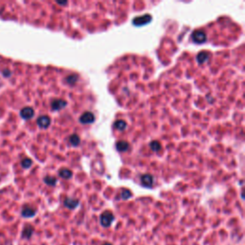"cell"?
<instances>
[{"label": "cell", "instance_id": "1", "mask_svg": "<svg viewBox=\"0 0 245 245\" xmlns=\"http://www.w3.org/2000/svg\"><path fill=\"white\" fill-rule=\"evenodd\" d=\"M113 220H114V216H113V213L111 212L106 211V212L102 213V216H101V224H102V226L109 227L112 224Z\"/></svg>", "mask_w": 245, "mask_h": 245}, {"label": "cell", "instance_id": "2", "mask_svg": "<svg viewBox=\"0 0 245 245\" xmlns=\"http://www.w3.org/2000/svg\"><path fill=\"white\" fill-rule=\"evenodd\" d=\"M192 39L194 43L201 44V43H204L207 40V37H206V34L203 32V31L196 30L192 35Z\"/></svg>", "mask_w": 245, "mask_h": 245}, {"label": "cell", "instance_id": "3", "mask_svg": "<svg viewBox=\"0 0 245 245\" xmlns=\"http://www.w3.org/2000/svg\"><path fill=\"white\" fill-rule=\"evenodd\" d=\"M150 21H151V17L149 14H143L141 17L135 18L132 20V23L135 26H144V25L149 23Z\"/></svg>", "mask_w": 245, "mask_h": 245}, {"label": "cell", "instance_id": "4", "mask_svg": "<svg viewBox=\"0 0 245 245\" xmlns=\"http://www.w3.org/2000/svg\"><path fill=\"white\" fill-rule=\"evenodd\" d=\"M95 121V116L92 112H89V111H86L84 112L81 118H80V122L82 124H85V125H88V124H92Z\"/></svg>", "mask_w": 245, "mask_h": 245}, {"label": "cell", "instance_id": "5", "mask_svg": "<svg viewBox=\"0 0 245 245\" xmlns=\"http://www.w3.org/2000/svg\"><path fill=\"white\" fill-rule=\"evenodd\" d=\"M51 124V120L48 116H41L38 119V125L40 128H47Z\"/></svg>", "mask_w": 245, "mask_h": 245}, {"label": "cell", "instance_id": "6", "mask_svg": "<svg viewBox=\"0 0 245 245\" xmlns=\"http://www.w3.org/2000/svg\"><path fill=\"white\" fill-rule=\"evenodd\" d=\"M67 105V102L63 100H55L51 102V107L53 110H60Z\"/></svg>", "mask_w": 245, "mask_h": 245}, {"label": "cell", "instance_id": "7", "mask_svg": "<svg viewBox=\"0 0 245 245\" xmlns=\"http://www.w3.org/2000/svg\"><path fill=\"white\" fill-rule=\"evenodd\" d=\"M20 116L25 120H29L34 116V109L31 107H25L20 111Z\"/></svg>", "mask_w": 245, "mask_h": 245}, {"label": "cell", "instance_id": "8", "mask_svg": "<svg viewBox=\"0 0 245 245\" xmlns=\"http://www.w3.org/2000/svg\"><path fill=\"white\" fill-rule=\"evenodd\" d=\"M141 181L143 183V185L146 186V187H151L152 184H153V177L152 175L147 173V174H143L142 177H141Z\"/></svg>", "mask_w": 245, "mask_h": 245}, {"label": "cell", "instance_id": "9", "mask_svg": "<svg viewBox=\"0 0 245 245\" xmlns=\"http://www.w3.org/2000/svg\"><path fill=\"white\" fill-rule=\"evenodd\" d=\"M79 205V200H77V199H74V198H66L64 200V206L66 208H69V209H75L77 208Z\"/></svg>", "mask_w": 245, "mask_h": 245}, {"label": "cell", "instance_id": "10", "mask_svg": "<svg viewBox=\"0 0 245 245\" xmlns=\"http://www.w3.org/2000/svg\"><path fill=\"white\" fill-rule=\"evenodd\" d=\"M209 58H210V54L207 53V52H205V51H202V52H200V53L197 55L196 59H197V61H198L199 63L202 64V63L206 62V61L209 59Z\"/></svg>", "mask_w": 245, "mask_h": 245}, {"label": "cell", "instance_id": "11", "mask_svg": "<svg viewBox=\"0 0 245 245\" xmlns=\"http://www.w3.org/2000/svg\"><path fill=\"white\" fill-rule=\"evenodd\" d=\"M116 148H117V150H119L121 152L127 151L129 148V144L127 141H119L116 144Z\"/></svg>", "mask_w": 245, "mask_h": 245}, {"label": "cell", "instance_id": "12", "mask_svg": "<svg viewBox=\"0 0 245 245\" xmlns=\"http://www.w3.org/2000/svg\"><path fill=\"white\" fill-rule=\"evenodd\" d=\"M58 175H59L60 177L64 178V179H69V178L72 177L73 172H72L70 170H67V168H62V170H60V171L58 172Z\"/></svg>", "mask_w": 245, "mask_h": 245}, {"label": "cell", "instance_id": "13", "mask_svg": "<svg viewBox=\"0 0 245 245\" xmlns=\"http://www.w3.org/2000/svg\"><path fill=\"white\" fill-rule=\"evenodd\" d=\"M69 141H70V144L73 146V147H77L79 146L80 143H81V139L80 137L77 135V134H72L69 138Z\"/></svg>", "mask_w": 245, "mask_h": 245}, {"label": "cell", "instance_id": "14", "mask_svg": "<svg viewBox=\"0 0 245 245\" xmlns=\"http://www.w3.org/2000/svg\"><path fill=\"white\" fill-rule=\"evenodd\" d=\"M114 127L118 129V130H125L127 128V122L122 120H118L115 122Z\"/></svg>", "mask_w": 245, "mask_h": 245}, {"label": "cell", "instance_id": "15", "mask_svg": "<svg viewBox=\"0 0 245 245\" xmlns=\"http://www.w3.org/2000/svg\"><path fill=\"white\" fill-rule=\"evenodd\" d=\"M35 213H36L35 210L31 209V208H25V209L23 210V212H22V214H23L24 217H26V218L33 217V216H35Z\"/></svg>", "mask_w": 245, "mask_h": 245}, {"label": "cell", "instance_id": "16", "mask_svg": "<svg viewBox=\"0 0 245 245\" xmlns=\"http://www.w3.org/2000/svg\"><path fill=\"white\" fill-rule=\"evenodd\" d=\"M149 147H150V148H151L153 151H158V150L161 149V145H160V143H159L158 141H152V142H150Z\"/></svg>", "mask_w": 245, "mask_h": 245}, {"label": "cell", "instance_id": "17", "mask_svg": "<svg viewBox=\"0 0 245 245\" xmlns=\"http://www.w3.org/2000/svg\"><path fill=\"white\" fill-rule=\"evenodd\" d=\"M77 81H78V76L77 75H70L66 78V82L69 84H74Z\"/></svg>", "mask_w": 245, "mask_h": 245}, {"label": "cell", "instance_id": "18", "mask_svg": "<svg viewBox=\"0 0 245 245\" xmlns=\"http://www.w3.org/2000/svg\"><path fill=\"white\" fill-rule=\"evenodd\" d=\"M44 182H45L46 184H47V185H49V186H55V185H56V183H57V179L54 178V177H50V176H48V177L44 178Z\"/></svg>", "mask_w": 245, "mask_h": 245}, {"label": "cell", "instance_id": "19", "mask_svg": "<svg viewBox=\"0 0 245 245\" xmlns=\"http://www.w3.org/2000/svg\"><path fill=\"white\" fill-rule=\"evenodd\" d=\"M130 196H131V193H130V192H129L128 190L124 189V190L122 191V192H121V197H122V199L127 200V199H128Z\"/></svg>", "mask_w": 245, "mask_h": 245}, {"label": "cell", "instance_id": "20", "mask_svg": "<svg viewBox=\"0 0 245 245\" xmlns=\"http://www.w3.org/2000/svg\"><path fill=\"white\" fill-rule=\"evenodd\" d=\"M22 166H23V168H30L31 166H32V160L28 159V158L24 159V160L22 161Z\"/></svg>", "mask_w": 245, "mask_h": 245}, {"label": "cell", "instance_id": "21", "mask_svg": "<svg viewBox=\"0 0 245 245\" xmlns=\"http://www.w3.org/2000/svg\"><path fill=\"white\" fill-rule=\"evenodd\" d=\"M58 4H59V5H66L67 2H58Z\"/></svg>", "mask_w": 245, "mask_h": 245}, {"label": "cell", "instance_id": "22", "mask_svg": "<svg viewBox=\"0 0 245 245\" xmlns=\"http://www.w3.org/2000/svg\"><path fill=\"white\" fill-rule=\"evenodd\" d=\"M103 245H112V244H110V243H104Z\"/></svg>", "mask_w": 245, "mask_h": 245}]
</instances>
